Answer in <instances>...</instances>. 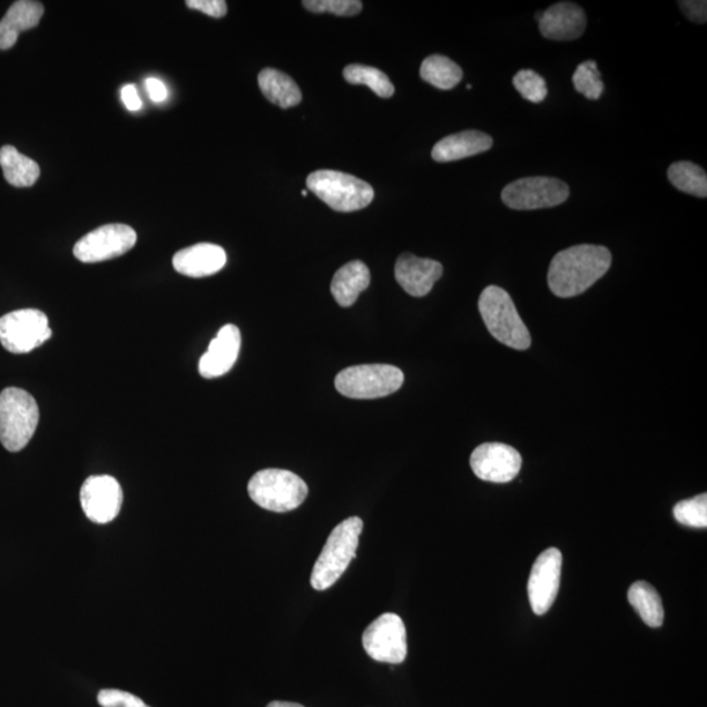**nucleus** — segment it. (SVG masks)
<instances>
[{
  "label": "nucleus",
  "mask_w": 707,
  "mask_h": 707,
  "mask_svg": "<svg viewBox=\"0 0 707 707\" xmlns=\"http://www.w3.org/2000/svg\"><path fill=\"white\" fill-rule=\"evenodd\" d=\"M539 27L542 37L548 40L572 41L585 33L587 17L582 7L576 3H556L542 12Z\"/></svg>",
  "instance_id": "nucleus-17"
},
{
  "label": "nucleus",
  "mask_w": 707,
  "mask_h": 707,
  "mask_svg": "<svg viewBox=\"0 0 707 707\" xmlns=\"http://www.w3.org/2000/svg\"><path fill=\"white\" fill-rule=\"evenodd\" d=\"M307 188L334 212L340 213L362 210L375 197V192L369 183L330 169L311 174L307 178Z\"/></svg>",
  "instance_id": "nucleus-6"
},
{
  "label": "nucleus",
  "mask_w": 707,
  "mask_h": 707,
  "mask_svg": "<svg viewBox=\"0 0 707 707\" xmlns=\"http://www.w3.org/2000/svg\"><path fill=\"white\" fill-rule=\"evenodd\" d=\"M512 85L528 101L539 104L547 99V81L533 70H520L517 76L513 77Z\"/></svg>",
  "instance_id": "nucleus-30"
},
{
  "label": "nucleus",
  "mask_w": 707,
  "mask_h": 707,
  "mask_svg": "<svg viewBox=\"0 0 707 707\" xmlns=\"http://www.w3.org/2000/svg\"><path fill=\"white\" fill-rule=\"evenodd\" d=\"M186 6L192 10L204 12L215 19L226 17L228 10L225 0H188Z\"/></svg>",
  "instance_id": "nucleus-33"
},
{
  "label": "nucleus",
  "mask_w": 707,
  "mask_h": 707,
  "mask_svg": "<svg viewBox=\"0 0 707 707\" xmlns=\"http://www.w3.org/2000/svg\"><path fill=\"white\" fill-rule=\"evenodd\" d=\"M146 88L148 96H150L154 102H163L167 99L168 89L166 85L158 78H148L146 80Z\"/></svg>",
  "instance_id": "nucleus-35"
},
{
  "label": "nucleus",
  "mask_w": 707,
  "mask_h": 707,
  "mask_svg": "<svg viewBox=\"0 0 707 707\" xmlns=\"http://www.w3.org/2000/svg\"><path fill=\"white\" fill-rule=\"evenodd\" d=\"M101 707H150L137 696L118 689H102L98 696Z\"/></svg>",
  "instance_id": "nucleus-32"
},
{
  "label": "nucleus",
  "mask_w": 707,
  "mask_h": 707,
  "mask_svg": "<svg viewBox=\"0 0 707 707\" xmlns=\"http://www.w3.org/2000/svg\"><path fill=\"white\" fill-rule=\"evenodd\" d=\"M421 78L442 91L455 88L463 79L461 67L444 56H430L421 65Z\"/></svg>",
  "instance_id": "nucleus-25"
},
{
  "label": "nucleus",
  "mask_w": 707,
  "mask_h": 707,
  "mask_svg": "<svg viewBox=\"0 0 707 707\" xmlns=\"http://www.w3.org/2000/svg\"><path fill=\"white\" fill-rule=\"evenodd\" d=\"M480 314L491 336L511 348L527 350L531 346V334L519 316L512 297L505 289L489 286L479 301Z\"/></svg>",
  "instance_id": "nucleus-3"
},
{
  "label": "nucleus",
  "mask_w": 707,
  "mask_h": 707,
  "mask_svg": "<svg viewBox=\"0 0 707 707\" xmlns=\"http://www.w3.org/2000/svg\"><path fill=\"white\" fill-rule=\"evenodd\" d=\"M674 517L683 526L691 528L707 527V495L701 494L675 505Z\"/></svg>",
  "instance_id": "nucleus-29"
},
{
  "label": "nucleus",
  "mask_w": 707,
  "mask_h": 707,
  "mask_svg": "<svg viewBox=\"0 0 707 707\" xmlns=\"http://www.w3.org/2000/svg\"><path fill=\"white\" fill-rule=\"evenodd\" d=\"M173 264L176 272L186 277H210L226 266L227 253L219 245L200 243L177 252Z\"/></svg>",
  "instance_id": "nucleus-18"
},
{
  "label": "nucleus",
  "mask_w": 707,
  "mask_h": 707,
  "mask_svg": "<svg viewBox=\"0 0 707 707\" xmlns=\"http://www.w3.org/2000/svg\"><path fill=\"white\" fill-rule=\"evenodd\" d=\"M344 78L350 85H364L371 88L379 98L389 99L394 94V86L389 77L375 67L348 65L344 69Z\"/></svg>",
  "instance_id": "nucleus-27"
},
{
  "label": "nucleus",
  "mask_w": 707,
  "mask_h": 707,
  "mask_svg": "<svg viewBox=\"0 0 707 707\" xmlns=\"http://www.w3.org/2000/svg\"><path fill=\"white\" fill-rule=\"evenodd\" d=\"M371 274L366 264L352 262L334 274L331 292L341 307H352L359 296L370 286Z\"/></svg>",
  "instance_id": "nucleus-21"
},
{
  "label": "nucleus",
  "mask_w": 707,
  "mask_h": 707,
  "mask_svg": "<svg viewBox=\"0 0 707 707\" xmlns=\"http://www.w3.org/2000/svg\"><path fill=\"white\" fill-rule=\"evenodd\" d=\"M369 657L382 664L401 665L406 659V628L403 619L384 613L364 630L362 637Z\"/></svg>",
  "instance_id": "nucleus-10"
},
{
  "label": "nucleus",
  "mask_w": 707,
  "mask_h": 707,
  "mask_svg": "<svg viewBox=\"0 0 707 707\" xmlns=\"http://www.w3.org/2000/svg\"><path fill=\"white\" fill-rule=\"evenodd\" d=\"M561 572L562 553L557 548L546 550L533 563L528 580V598L536 615H546L553 606L560 590Z\"/></svg>",
  "instance_id": "nucleus-13"
},
{
  "label": "nucleus",
  "mask_w": 707,
  "mask_h": 707,
  "mask_svg": "<svg viewBox=\"0 0 707 707\" xmlns=\"http://www.w3.org/2000/svg\"><path fill=\"white\" fill-rule=\"evenodd\" d=\"M43 14V6L31 0H19L7 11L0 21V50H9L18 42L21 32L29 31L39 24Z\"/></svg>",
  "instance_id": "nucleus-20"
},
{
  "label": "nucleus",
  "mask_w": 707,
  "mask_h": 707,
  "mask_svg": "<svg viewBox=\"0 0 707 707\" xmlns=\"http://www.w3.org/2000/svg\"><path fill=\"white\" fill-rule=\"evenodd\" d=\"M258 86L265 98L282 109H288L302 102L300 86L285 72L264 69L258 76Z\"/></svg>",
  "instance_id": "nucleus-22"
},
{
  "label": "nucleus",
  "mask_w": 707,
  "mask_h": 707,
  "mask_svg": "<svg viewBox=\"0 0 707 707\" xmlns=\"http://www.w3.org/2000/svg\"><path fill=\"white\" fill-rule=\"evenodd\" d=\"M242 334L239 327L228 324L222 327L199 361V374L205 379L226 375L239 359Z\"/></svg>",
  "instance_id": "nucleus-15"
},
{
  "label": "nucleus",
  "mask_w": 707,
  "mask_h": 707,
  "mask_svg": "<svg viewBox=\"0 0 707 707\" xmlns=\"http://www.w3.org/2000/svg\"><path fill=\"white\" fill-rule=\"evenodd\" d=\"M303 6L311 12H330L337 17H355L363 9L360 0H304Z\"/></svg>",
  "instance_id": "nucleus-31"
},
{
  "label": "nucleus",
  "mask_w": 707,
  "mask_h": 707,
  "mask_svg": "<svg viewBox=\"0 0 707 707\" xmlns=\"http://www.w3.org/2000/svg\"><path fill=\"white\" fill-rule=\"evenodd\" d=\"M363 530L361 518H348L331 532L312 570L311 586L325 591L336 585L355 558Z\"/></svg>",
  "instance_id": "nucleus-2"
},
{
  "label": "nucleus",
  "mask_w": 707,
  "mask_h": 707,
  "mask_svg": "<svg viewBox=\"0 0 707 707\" xmlns=\"http://www.w3.org/2000/svg\"><path fill=\"white\" fill-rule=\"evenodd\" d=\"M628 600L650 628H660L664 625V605L658 591L651 585L636 582L629 588Z\"/></svg>",
  "instance_id": "nucleus-24"
},
{
  "label": "nucleus",
  "mask_w": 707,
  "mask_h": 707,
  "mask_svg": "<svg viewBox=\"0 0 707 707\" xmlns=\"http://www.w3.org/2000/svg\"><path fill=\"white\" fill-rule=\"evenodd\" d=\"M40 421V409L32 394L20 389L0 393V442L10 452L24 450Z\"/></svg>",
  "instance_id": "nucleus-4"
},
{
  "label": "nucleus",
  "mask_w": 707,
  "mask_h": 707,
  "mask_svg": "<svg viewBox=\"0 0 707 707\" xmlns=\"http://www.w3.org/2000/svg\"><path fill=\"white\" fill-rule=\"evenodd\" d=\"M491 147H493V138L489 134L467 130L439 140L431 156L438 163H450L487 153Z\"/></svg>",
  "instance_id": "nucleus-19"
},
{
  "label": "nucleus",
  "mask_w": 707,
  "mask_h": 707,
  "mask_svg": "<svg viewBox=\"0 0 707 707\" xmlns=\"http://www.w3.org/2000/svg\"><path fill=\"white\" fill-rule=\"evenodd\" d=\"M501 197L512 210H540L566 203L570 189L568 184L554 177H526L505 186Z\"/></svg>",
  "instance_id": "nucleus-9"
},
{
  "label": "nucleus",
  "mask_w": 707,
  "mask_h": 707,
  "mask_svg": "<svg viewBox=\"0 0 707 707\" xmlns=\"http://www.w3.org/2000/svg\"><path fill=\"white\" fill-rule=\"evenodd\" d=\"M121 98L125 104V107L130 111H137L141 107H144V102H141L137 87L134 85L124 86L121 89Z\"/></svg>",
  "instance_id": "nucleus-36"
},
{
  "label": "nucleus",
  "mask_w": 707,
  "mask_h": 707,
  "mask_svg": "<svg viewBox=\"0 0 707 707\" xmlns=\"http://www.w3.org/2000/svg\"><path fill=\"white\" fill-rule=\"evenodd\" d=\"M680 7L689 20L699 22V24H705L707 21V3L705 0H687V2H680Z\"/></svg>",
  "instance_id": "nucleus-34"
},
{
  "label": "nucleus",
  "mask_w": 707,
  "mask_h": 707,
  "mask_svg": "<svg viewBox=\"0 0 707 707\" xmlns=\"http://www.w3.org/2000/svg\"><path fill=\"white\" fill-rule=\"evenodd\" d=\"M443 265L435 259L420 258L412 253H404L394 266V275L404 292L415 297L430 294L435 283L441 279Z\"/></svg>",
  "instance_id": "nucleus-16"
},
{
  "label": "nucleus",
  "mask_w": 707,
  "mask_h": 707,
  "mask_svg": "<svg viewBox=\"0 0 707 707\" xmlns=\"http://www.w3.org/2000/svg\"><path fill=\"white\" fill-rule=\"evenodd\" d=\"M252 501L273 512L293 511L303 504L308 487L300 475L285 469H264L248 483Z\"/></svg>",
  "instance_id": "nucleus-5"
},
{
  "label": "nucleus",
  "mask_w": 707,
  "mask_h": 707,
  "mask_svg": "<svg viewBox=\"0 0 707 707\" xmlns=\"http://www.w3.org/2000/svg\"><path fill=\"white\" fill-rule=\"evenodd\" d=\"M0 167L7 181L14 188H29L39 180L41 169L28 156L20 154L13 146L0 148Z\"/></svg>",
  "instance_id": "nucleus-23"
},
{
  "label": "nucleus",
  "mask_w": 707,
  "mask_h": 707,
  "mask_svg": "<svg viewBox=\"0 0 707 707\" xmlns=\"http://www.w3.org/2000/svg\"><path fill=\"white\" fill-rule=\"evenodd\" d=\"M51 337L49 318L39 310H19L0 317V344L12 354H27Z\"/></svg>",
  "instance_id": "nucleus-8"
},
{
  "label": "nucleus",
  "mask_w": 707,
  "mask_h": 707,
  "mask_svg": "<svg viewBox=\"0 0 707 707\" xmlns=\"http://www.w3.org/2000/svg\"><path fill=\"white\" fill-rule=\"evenodd\" d=\"M572 85L577 92L582 94L588 100H599L605 92V84H602L598 63L595 61H586L577 67L572 76Z\"/></svg>",
  "instance_id": "nucleus-28"
},
{
  "label": "nucleus",
  "mask_w": 707,
  "mask_h": 707,
  "mask_svg": "<svg viewBox=\"0 0 707 707\" xmlns=\"http://www.w3.org/2000/svg\"><path fill=\"white\" fill-rule=\"evenodd\" d=\"M522 456L513 446L503 443H485L475 449L471 467L482 481L505 483L517 478L522 469Z\"/></svg>",
  "instance_id": "nucleus-14"
},
{
  "label": "nucleus",
  "mask_w": 707,
  "mask_h": 707,
  "mask_svg": "<svg viewBox=\"0 0 707 707\" xmlns=\"http://www.w3.org/2000/svg\"><path fill=\"white\" fill-rule=\"evenodd\" d=\"M667 176L676 189L698 198L707 197V175L697 164L676 161L668 168Z\"/></svg>",
  "instance_id": "nucleus-26"
},
{
  "label": "nucleus",
  "mask_w": 707,
  "mask_h": 707,
  "mask_svg": "<svg viewBox=\"0 0 707 707\" xmlns=\"http://www.w3.org/2000/svg\"><path fill=\"white\" fill-rule=\"evenodd\" d=\"M137 244V233L126 225H106L81 237L73 256L85 264L108 262L124 256Z\"/></svg>",
  "instance_id": "nucleus-11"
},
{
  "label": "nucleus",
  "mask_w": 707,
  "mask_h": 707,
  "mask_svg": "<svg viewBox=\"0 0 707 707\" xmlns=\"http://www.w3.org/2000/svg\"><path fill=\"white\" fill-rule=\"evenodd\" d=\"M612 255L601 245H576L553 257L548 272L550 292L558 297H575L605 277Z\"/></svg>",
  "instance_id": "nucleus-1"
},
{
  "label": "nucleus",
  "mask_w": 707,
  "mask_h": 707,
  "mask_svg": "<svg viewBox=\"0 0 707 707\" xmlns=\"http://www.w3.org/2000/svg\"><path fill=\"white\" fill-rule=\"evenodd\" d=\"M266 707H304V706L301 704H295V703L273 701Z\"/></svg>",
  "instance_id": "nucleus-37"
},
{
  "label": "nucleus",
  "mask_w": 707,
  "mask_h": 707,
  "mask_svg": "<svg viewBox=\"0 0 707 707\" xmlns=\"http://www.w3.org/2000/svg\"><path fill=\"white\" fill-rule=\"evenodd\" d=\"M120 483L111 475H91L80 490V503L86 517L94 523L114 522L122 508Z\"/></svg>",
  "instance_id": "nucleus-12"
},
{
  "label": "nucleus",
  "mask_w": 707,
  "mask_h": 707,
  "mask_svg": "<svg viewBox=\"0 0 707 707\" xmlns=\"http://www.w3.org/2000/svg\"><path fill=\"white\" fill-rule=\"evenodd\" d=\"M403 384V371L390 364H362L341 371L336 377L337 391L359 400L390 396Z\"/></svg>",
  "instance_id": "nucleus-7"
}]
</instances>
